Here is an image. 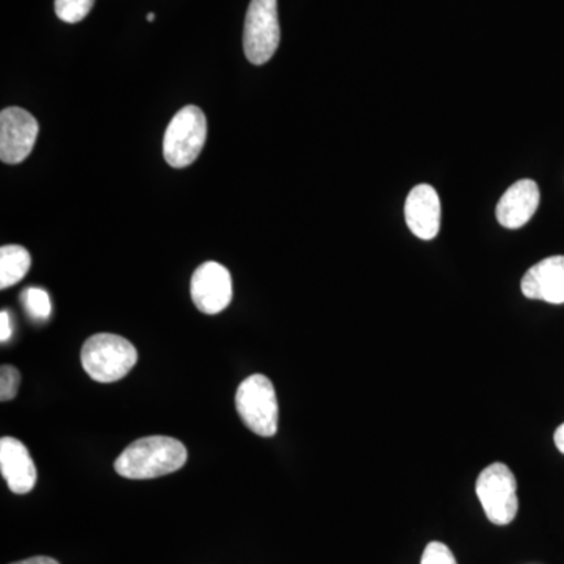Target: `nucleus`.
I'll list each match as a JSON object with an SVG mask.
<instances>
[{
	"label": "nucleus",
	"mask_w": 564,
	"mask_h": 564,
	"mask_svg": "<svg viewBox=\"0 0 564 564\" xmlns=\"http://www.w3.org/2000/svg\"><path fill=\"white\" fill-rule=\"evenodd\" d=\"M522 293L530 300L564 304V256L538 262L521 281Z\"/></svg>",
	"instance_id": "10"
},
{
	"label": "nucleus",
	"mask_w": 564,
	"mask_h": 564,
	"mask_svg": "<svg viewBox=\"0 0 564 564\" xmlns=\"http://www.w3.org/2000/svg\"><path fill=\"white\" fill-rule=\"evenodd\" d=\"M154 20H155V14L154 13L148 14V21L152 22Z\"/></svg>",
	"instance_id": "21"
},
{
	"label": "nucleus",
	"mask_w": 564,
	"mask_h": 564,
	"mask_svg": "<svg viewBox=\"0 0 564 564\" xmlns=\"http://www.w3.org/2000/svg\"><path fill=\"white\" fill-rule=\"evenodd\" d=\"M421 564H458L448 545L433 541L423 551Z\"/></svg>",
	"instance_id": "17"
},
{
	"label": "nucleus",
	"mask_w": 564,
	"mask_h": 564,
	"mask_svg": "<svg viewBox=\"0 0 564 564\" xmlns=\"http://www.w3.org/2000/svg\"><path fill=\"white\" fill-rule=\"evenodd\" d=\"M96 0H55V14L66 24H76L88 17Z\"/></svg>",
	"instance_id": "15"
},
{
	"label": "nucleus",
	"mask_w": 564,
	"mask_h": 564,
	"mask_svg": "<svg viewBox=\"0 0 564 564\" xmlns=\"http://www.w3.org/2000/svg\"><path fill=\"white\" fill-rule=\"evenodd\" d=\"M187 463V448L169 436L141 437L124 448L115 470L129 480H151L176 473Z\"/></svg>",
	"instance_id": "1"
},
{
	"label": "nucleus",
	"mask_w": 564,
	"mask_h": 564,
	"mask_svg": "<svg viewBox=\"0 0 564 564\" xmlns=\"http://www.w3.org/2000/svg\"><path fill=\"white\" fill-rule=\"evenodd\" d=\"M540 206V188L532 180L511 185L497 204L496 217L507 229H519L532 220Z\"/></svg>",
	"instance_id": "11"
},
{
	"label": "nucleus",
	"mask_w": 564,
	"mask_h": 564,
	"mask_svg": "<svg viewBox=\"0 0 564 564\" xmlns=\"http://www.w3.org/2000/svg\"><path fill=\"white\" fill-rule=\"evenodd\" d=\"M554 443L556 448H558V451L564 455V423H562V425L556 429L554 434Z\"/></svg>",
	"instance_id": "20"
},
{
	"label": "nucleus",
	"mask_w": 564,
	"mask_h": 564,
	"mask_svg": "<svg viewBox=\"0 0 564 564\" xmlns=\"http://www.w3.org/2000/svg\"><path fill=\"white\" fill-rule=\"evenodd\" d=\"M192 300L203 314H220L232 302V276L221 263L204 262L195 270L191 284Z\"/></svg>",
	"instance_id": "8"
},
{
	"label": "nucleus",
	"mask_w": 564,
	"mask_h": 564,
	"mask_svg": "<svg viewBox=\"0 0 564 564\" xmlns=\"http://www.w3.org/2000/svg\"><path fill=\"white\" fill-rule=\"evenodd\" d=\"M280 41L278 0H251L243 29V51L248 62L265 65L272 61Z\"/></svg>",
	"instance_id": "6"
},
{
	"label": "nucleus",
	"mask_w": 564,
	"mask_h": 564,
	"mask_svg": "<svg viewBox=\"0 0 564 564\" xmlns=\"http://www.w3.org/2000/svg\"><path fill=\"white\" fill-rule=\"evenodd\" d=\"M236 408L252 433L262 437L276 434L280 406L274 386L265 375H251L240 383L236 393Z\"/></svg>",
	"instance_id": "3"
},
{
	"label": "nucleus",
	"mask_w": 564,
	"mask_h": 564,
	"mask_svg": "<svg viewBox=\"0 0 564 564\" xmlns=\"http://www.w3.org/2000/svg\"><path fill=\"white\" fill-rule=\"evenodd\" d=\"M475 492L492 524L508 525L514 521L519 510L518 481L507 464L485 467L478 475Z\"/></svg>",
	"instance_id": "5"
},
{
	"label": "nucleus",
	"mask_w": 564,
	"mask_h": 564,
	"mask_svg": "<svg viewBox=\"0 0 564 564\" xmlns=\"http://www.w3.org/2000/svg\"><path fill=\"white\" fill-rule=\"evenodd\" d=\"M11 564H61L51 556H33V558L22 560V562Z\"/></svg>",
	"instance_id": "19"
},
{
	"label": "nucleus",
	"mask_w": 564,
	"mask_h": 564,
	"mask_svg": "<svg viewBox=\"0 0 564 564\" xmlns=\"http://www.w3.org/2000/svg\"><path fill=\"white\" fill-rule=\"evenodd\" d=\"M25 311L35 322H46L51 317L52 304L50 293L40 288H28L21 293Z\"/></svg>",
	"instance_id": "14"
},
{
	"label": "nucleus",
	"mask_w": 564,
	"mask_h": 564,
	"mask_svg": "<svg viewBox=\"0 0 564 564\" xmlns=\"http://www.w3.org/2000/svg\"><path fill=\"white\" fill-rule=\"evenodd\" d=\"M40 126L35 117L20 107H10L0 113V159L17 165L31 155L39 137Z\"/></svg>",
	"instance_id": "7"
},
{
	"label": "nucleus",
	"mask_w": 564,
	"mask_h": 564,
	"mask_svg": "<svg viewBox=\"0 0 564 564\" xmlns=\"http://www.w3.org/2000/svg\"><path fill=\"white\" fill-rule=\"evenodd\" d=\"M207 140V120L204 111L187 106L174 115L163 139V155L173 169L192 165L202 154Z\"/></svg>",
	"instance_id": "4"
},
{
	"label": "nucleus",
	"mask_w": 564,
	"mask_h": 564,
	"mask_svg": "<svg viewBox=\"0 0 564 564\" xmlns=\"http://www.w3.org/2000/svg\"><path fill=\"white\" fill-rule=\"evenodd\" d=\"M11 337V322L10 314L7 311H2L0 314V340L2 344L9 343Z\"/></svg>",
	"instance_id": "18"
},
{
	"label": "nucleus",
	"mask_w": 564,
	"mask_h": 564,
	"mask_svg": "<svg viewBox=\"0 0 564 564\" xmlns=\"http://www.w3.org/2000/svg\"><path fill=\"white\" fill-rule=\"evenodd\" d=\"M32 265L29 251L20 245L0 248V289H10L24 280Z\"/></svg>",
	"instance_id": "13"
},
{
	"label": "nucleus",
	"mask_w": 564,
	"mask_h": 564,
	"mask_svg": "<svg viewBox=\"0 0 564 564\" xmlns=\"http://www.w3.org/2000/svg\"><path fill=\"white\" fill-rule=\"evenodd\" d=\"M139 352L124 337L117 334H95L84 344L80 361L85 372L98 383L122 380L135 367Z\"/></svg>",
	"instance_id": "2"
},
{
	"label": "nucleus",
	"mask_w": 564,
	"mask_h": 564,
	"mask_svg": "<svg viewBox=\"0 0 564 564\" xmlns=\"http://www.w3.org/2000/svg\"><path fill=\"white\" fill-rule=\"evenodd\" d=\"M0 470L11 492L28 494L35 488L36 467L28 447L20 440H0Z\"/></svg>",
	"instance_id": "12"
},
{
	"label": "nucleus",
	"mask_w": 564,
	"mask_h": 564,
	"mask_svg": "<svg viewBox=\"0 0 564 564\" xmlns=\"http://www.w3.org/2000/svg\"><path fill=\"white\" fill-rule=\"evenodd\" d=\"M404 218L408 228L422 240H433L441 229L440 195L432 185L414 187L404 203Z\"/></svg>",
	"instance_id": "9"
},
{
	"label": "nucleus",
	"mask_w": 564,
	"mask_h": 564,
	"mask_svg": "<svg viewBox=\"0 0 564 564\" xmlns=\"http://www.w3.org/2000/svg\"><path fill=\"white\" fill-rule=\"evenodd\" d=\"M21 384L20 370L14 369L13 366H2L0 369V400L2 402H10L17 397L18 389Z\"/></svg>",
	"instance_id": "16"
}]
</instances>
